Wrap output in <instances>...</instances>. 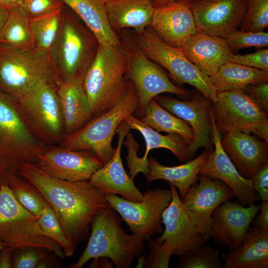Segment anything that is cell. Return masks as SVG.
I'll use <instances>...</instances> for the list:
<instances>
[{
	"instance_id": "f35d334b",
	"label": "cell",
	"mask_w": 268,
	"mask_h": 268,
	"mask_svg": "<svg viewBox=\"0 0 268 268\" xmlns=\"http://www.w3.org/2000/svg\"><path fill=\"white\" fill-rule=\"evenodd\" d=\"M224 39L231 51L249 47L266 48L268 46V33L263 31L237 30Z\"/></svg>"
},
{
	"instance_id": "4dcf8cb0",
	"label": "cell",
	"mask_w": 268,
	"mask_h": 268,
	"mask_svg": "<svg viewBox=\"0 0 268 268\" xmlns=\"http://www.w3.org/2000/svg\"><path fill=\"white\" fill-rule=\"evenodd\" d=\"M217 91L244 90L249 84L268 82V71L228 62L209 77Z\"/></svg>"
},
{
	"instance_id": "6da1fadb",
	"label": "cell",
	"mask_w": 268,
	"mask_h": 268,
	"mask_svg": "<svg viewBox=\"0 0 268 268\" xmlns=\"http://www.w3.org/2000/svg\"><path fill=\"white\" fill-rule=\"evenodd\" d=\"M19 174L39 190L68 238L76 246L88 237L89 226L97 212L109 205L106 195L89 181L61 180L30 163L22 166Z\"/></svg>"
},
{
	"instance_id": "7c38bea8",
	"label": "cell",
	"mask_w": 268,
	"mask_h": 268,
	"mask_svg": "<svg viewBox=\"0 0 268 268\" xmlns=\"http://www.w3.org/2000/svg\"><path fill=\"white\" fill-rule=\"evenodd\" d=\"M211 106L220 132L253 133L268 142V114L244 90L217 91Z\"/></svg>"
},
{
	"instance_id": "bcb514c9",
	"label": "cell",
	"mask_w": 268,
	"mask_h": 268,
	"mask_svg": "<svg viewBox=\"0 0 268 268\" xmlns=\"http://www.w3.org/2000/svg\"><path fill=\"white\" fill-rule=\"evenodd\" d=\"M260 213L254 221V227L265 232H268V201H262Z\"/></svg>"
},
{
	"instance_id": "1f68e13d",
	"label": "cell",
	"mask_w": 268,
	"mask_h": 268,
	"mask_svg": "<svg viewBox=\"0 0 268 268\" xmlns=\"http://www.w3.org/2000/svg\"><path fill=\"white\" fill-rule=\"evenodd\" d=\"M139 120L158 132L179 134L189 144L195 137L193 129L185 121L167 111L154 99L149 101Z\"/></svg>"
},
{
	"instance_id": "52a82bcc",
	"label": "cell",
	"mask_w": 268,
	"mask_h": 268,
	"mask_svg": "<svg viewBox=\"0 0 268 268\" xmlns=\"http://www.w3.org/2000/svg\"><path fill=\"white\" fill-rule=\"evenodd\" d=\"M119 36L127 62L126 76L133 84L138 99L135 112L143 117L149 101L163 93L188 97L191 91L174 84L165 71L144 54L134 31L125 29Z\"/></svg>"
},
{
	"instance_id": "c3c4849f",
	"label": "cell",
	"mask_w": 268,
	"mask_h": 268,
	"mask_svg": "<svg viewBox=\"0 0 268 268\" xmlns=\"http://www.w3.org/2000/svg\"><path fill=\"white\" fill-rule=\"evenodd\" d=\"M89 268H112L113 263L108 258L104 257L94 258Z\"/></svg>"
},
{
	"instance_id": "7402d4cb",
	"label": "cell",
	"mask_w": 268,
	"mask_h": 268,
	"mask_svg": "<svg viewBox=\"0 0 268 268\" xmlns=\"http://www.w3.org/2000/svg\"><path fill=\"white\" fill-rule=\"evenodd\" d=\"M130 131L129 126L124 120L116 132L118 140L113 156L93 174L89 182L105 195H119L128 200L138 202L142 201L143 195L125 171L121 157L124 140Z\"/></svg>"
},
{
	"instance_id": "60d3db41",
	"label": "cell",
	"mask_w": 268,
	"mask_h": 268,
	"mask_svg": "<svg viewBox=\"0 0 268 268\" xmlns=\"http://www.w3.org/2000/svg\"><path fill=\"white\" fill-rule=\"evenodd\" d=\"M46 249L37 247L15 248L12 259L13 268H40L49 257Z\"/></svg>"
},
{
	"instance_id": "4fadbf2b",
	"label": "cell",
	"mask_w": 268,
	"mask_h": 268,
	"mask_svg": "<svg viewBox=\"0 0 268 268\" xmlns=\"http://www.w3.org/2000/svg\"><path fill=\"white\" fill-rule=\"evenodd\" d=\"M142 201H132L114 194L106 195L109 205L120 214L132 233L144 237L163 232L162 215L172 199L170 189H149Z\"/></svg>"
},
{
	"instance_id": "d590c367",
	"label": "cell",
	"mask_w": 268,
	"mask_h": 268,
	"mask_svg": "<svg viewBox=\"0 0 268 268\" xmlns=\"http://www.w3.org/2000/svg\"><path fill=\"white\" fill-rule=\"evenodd\" d=\"M36 231L38 234L58 243L67 257L72 256L76 249L77 246L68 238L55 212L47 202L38 218Z\"/></svg>"
},
{
	"instance_id": "d6986e66",
	"label": "cell",
	"mask_w": 268,
	"mask_h": 268,
	"mask_svg": "<svg viewBox=\"0 0 268 268\" xmlns=\"http://www.w3.org/2000/svg\"><path fill=\"white\" fill-rule=\"evenodd\" d=\"M155 100L167 111L185 121L194 132L195 137L189 144L190 158L201 148L212 150L211 100L197 94L189 101H181L158 95Z\"/></svg>"
},
{
	"instance_id": "4316f807",
	"label": "cell",
	"mask_w": 268,
	"mask_h": 268,
	"mask_svg": "<svg viewBox=\"0 0 268 268\" xmlns=\"http://www.w3.org/2000/svg\"><path fill=\"white\" fill-rule=\"evenodd\" d=\"M83 80L80 79L64 80L58 87L65 135L79 130L92 119Z\"/></svg>"
},
{
	"instance_id": "9a60e30c",
	"label": "cell",
	"mask_w": 268,
	"mask_h": 268,
	"mask_svg": "<svg viewBox=\"0 0 268 268\" xmlns=\"http://www.w3.org/2000/svg\"><path fill=\"white\" fill-rule=\"evenodd\" d=\"M234 197L232 190L222 181L199 175L181 200L201 234L207 240L210 236L212 213L223 202Z\"/></svg>"
},
{
	"instance_id": "f546056e",
	"label": "cell",
	"mask_w": 268,
	"mask_h": 268,
	"mask_svg": "<svg viewBox=\"0 0 268 268\" xmlns=\"http://www.w3.org/2000/svg\"><path fill=\"white\" fill-rule=\"evenodd\" d=\"M224 268H268V232L249 228L241 246L229 250Z\"/></svg>"
},
{
	"instance_id": "681fc988",
	"label": "cell",
	"mask_w": 268,
	"mask_h": 268,
	"mask_svg": "<svg viewBox=\"0 0 268 268\" xmlns=\"http://www.w3.org/2000/svg\"><path fill=\"white\" fill-rule=\"evenodd\" d=\"M23 0H0V6L9 10L20 7Z\"/></svg>"
},
{
	"instance_id": "7dc6e473",
	"label": "cell",
	"mask_w": 268,
	"mask_h": 268,
	"mask_svg": "<svg viewBox=\"0 0 268 268\" xmlns=\"http://www.w3.org/2000/svg\"><path fill=\"white\" fill-rule=\"evenodd\" d=\"M15 248L10 245L4 246L0 251V268H12V259Z\"/></svg>"
},
{
	"instance_id": "83f0119b",
	"label": "cell",
	"mask_w": 268,
	"mask_h": 268,
	"mask_svg": "<svg viewBox=\"0 0 268 268\" xmlns=\"http://www.w3.org/2000/svg\"><path fill=\"white\" fill-rule=\"evenodd\" d=\"M94 34L103 46L120 47L119 35L111 27L105 0H61Z\"/></svg>"
},
{
	"instance_id": "d6a6232c",
	"label": "cell",
	"mask_w": 268,
	"mask_h": 268,
	"mask_svg": "<svg viewBox=\"0 0 268 268\" xmlns=\"http://www.w3.org/2000/svg\"><path fill=\"white\" fill-rule=\"evenodd\" d=\"M30 18L20 7L9 10L0 32V44L18 48H31L33 41Z\"/></svg>"
},
{
	"instance_id": "603a6c76",
	"label": "cell",
	"mask_w": 268,
	"mask_h": 268,
	"mask_svg": "<svg viewBox=\"0 0 268 268\" xmlns=\"http://www.w3.org/2000/svg\"><path fill=\"white\" fill-rule=\"evenodd\" d=\"M150 26L167 44L181 49L198 31L189 4L180 0L154 7Z\"/></svg>"
},
{
	"instance_id": "ffe728a7",
	"label": "cell",
	"mask_w": 268,
	"mask_h": 268,
	"mask_svg": "<svg viewBox=\"0 0 268 268\" xmlns=\"http://www.w3.org/2000/svg\"><path fill=\"white\" fill-rule=\"evenodd\" d=\"M210 113L214 149L210 151L199 175L222 181L232 190L234 197L241 204L249 205L259 200V196L253 188L252 180L240 174L224 151L221 143V132L216 126L212 112Z\"/></svg>"
},
{
	"instance_id": "11a10c76",
	"label": "cell",
	"mask_w": 268,
	"mask_h": 268,
	"mask_svg": "<svg viewBox=\"0 0 268 268\" xmlns=\"http://www.w3.org/2000/svg\"><path fill=\"white\" fill-rule=\"evenodd\" d=\"M0 181H1V176L0 175Z\"/></svg>"
},
{
	"instance_id": "816d5d0a",
	"label": "cell",
	"mask_w": 268,
	"mask_h": 268,
	"mask_svg": "<svg viewBox=\"0 0 268 268\" xmlns=\"http://www.w3.org/2000/svg\"><path fill=\"white\" fill-rule=\"evenodd\" d=\"M154 7L162 5L169 3L178 1L179 0H151Z\"/></svg>"
},
{
	"instance_id": "5bb4252c",
	"label": "cell",
	"mask_w": 268,
	"mask_h": 268,
	"mask_svg": "<svg viewBox=\"0 0 268 268\" xmlns=\"http://www.w3.org/2000/svg\"><path fill=\"white\" fill-rule=\"evenodd\" d=\"M124 121L129 126L130 130H136L141 134L146 144L144 155L139 157L137 155L139 145L130 132L127 134L126 139L124 140L123 144L128 150L126 159L129 169V175L134 180L140 172L145 176L149 173L147 156L149 152L153 149H167L181 161H187L190 159L189 143L181 135L174 133L162 135L133 115H128Z\"/></svg>"
},
{
	"instance_id": "2e32d148",
	"label": "cell",
	"mask_w": 268,
	"mask_h": 268,
	"mask_svg": "<svg viewBox=\"0 0 268 268\" xmlns=\"http://www.w3.org/2000/svg\"><path fill=\"white\" fill-rule=\"evenodd\" d=\"M36 164L53 177L71 182L89 181L103 165L90 151L72 150L58 145H49L38 155Z\"/></svg>"
},
{
	"instance_id": "484cf974",
	"label": "cell",
	"mask_w": 268,
	"mask_h": 268,
	"mask_svg": "<svg viewBox=\"0 0 268 268\" xmlns=\"http://www.w3.org/2000/svg\"><path fill=\"white\" fill-rule=\"evenodd\" d=\"M109 23L118 34L132 29L139 34L151 25L154 9L151 0H105Z\"/></svg>"
},
{
	"instance_id": "74e56055",
	"label": "cell",
	"mask_w": 268,
	"mask_h": 268,
	"mask_svg": "<svg viewBox=\"0 0 268 268\" xmlns=\"http://www.w3.org/2000/svg\"><path fill=\"white\" fill-rule=\"evenodd\" d=\"M247 8L242 30L263 31L268 26V0H247Z\"/></svg>"
},
{
	"instance_id": "3957f363",
	"label": "cell",
	"mask_w": 268,
	"mask_h": 268,
	"mask_svg": "<svg viewBox=\"0 0 268 268\" xmlns=\"http://www.w3.org/2000/svg\"><path fill=\"white\" fill-rule=\"evenodd\" d=\"M116 211L110 205L102 208L91 222L87 246L70 268H81L90 260L99 257L110 259L117 268H129L135 258L142 254L146 239L125 233Z\"/></svg>"
},
{
	"instance_id": "f907efd6",
	"label": "cell",
	"mask_w": 268,
	"mask_h": 268,
	"mask_svg": "<svg viewBox=\"0 0 268 268\" xmlns=\"http://www.w3.org/2000/svg\"><path fill=\"white\" fill-rule=\"evenodd\" d=\"M9 10L0 6V32L8 14Z\"/></svg>"
},
{
	"instance_id": "836d02e7",
	"label": "cell",
	"mask_w": 268,
	"mask_h": 268,
	"mask_svg": "<svg viewBox=\"0 0 268 268\" xmlns=\"http://www.w3.org/2000/svg\"><path fill=\"white\" fill-rule=\"evenodd\" d=\"M10 189L18 202L39 218L47 203L39 190L19 174L8 173L2 179Z\"/></svg>"
},
{
	"instance_id": "ab89813d",
	"label": "cell",
	"mask_w": 268,
	"mask_h": 268,
	"mask_svg": "<svg viewBox=\"0 0 268 268\" xmlns=\"http://www.w3.org/2000/svg\"><path fill=\"white\" fill-rule=\"evenodd\" d=\"M146 240L150 252L146 256L143 255L137 258L138 261L136 268H168L170 258L173 255L172 250L150 237Z\"/></svg>"
},
{
	"instance_id": "db71d44e",
	"label": "cell",
	"mask_w": 268,
	"mask_h": 268,
	"mask_svg": "<svg viewBox=\"0 0 268 268\" xmlns=\"http://www.w3.org/2000/svg\"><path fill=\"white\" fill-rule=\"evenodd\" d=\"M7 244L2 242H1L0 241V250H1V249L5 245H6Z\"/></svg>"
},
{
	"instance_id": "f5cc1de1",
	"label": "cell",
	"mask_w": 268,
	"mask_h": 268,
	"mask_svg": "<svg viewBox=\"0 0 268 268\" xmlns=\"http://www.w3.org/2000/svg\"><path fill=\"white\" fill-rule=\"evenodd\" d=\"M179 0L186 3H191L194 2L195 1H196L199 0Z\"/></svg>"
},
{
	"instance_id": "e575fe53",
	"label": "cell",
	"mask_w": 268,
	"mask_h": 268,
	"mask_svg": "<svg viewBox=\"0 0 268 268\" xmlns=\"http://www.w3.org/2000/svg\"><path fill=\"white\" fill-rule=\"evenodd\" d=\"M62 9V7L42 16L30 18L33 48L48 53L59 30Z\"/></svg>"
},
{
	"instance_id": "b9f144b4",
	"label": "cell",
	"mask_w": 268,
	"mask_h": 268,
	"mask_svg": "<svg viewBox=\"0 0 268 268\" xmlns=\"http://www.w3.org/2000/svg\"><path fill=\"white\" fill-rule=\"evenodd\" d=\"M63 5L61 0H23L20 8L31 18L55 11Z\"/></svg>"
},
{
	"instance_id": "d4e9b609",
	"label": "cell",
	"mask_w": 268,
	"mask_h": 268,
	"mask_svg": "<svg viewBox=\"0 0 268 268\" xmlns=\"http://www.w3.org/2000/svg\"><path fill=\"white\" fill-rule=\"evenodd\" d=\"M182 50L209 77L215 74L220 66L230 62L233 54L224 38L199 31Z\"/></svg>"
},
{
	"instance_id": "277c9868",
	"label": "cell",
	"mask_w": 268,
	"mask_h": 268,
	"mask_svg": "<svg viewBox=\"0 0 268 268\" xmlns=\"http://www.w3.org/2000/svg\"><path fill=\"white\" fill-rule=\"evenodd\" d=\"M127 62L120 47L99 45L83 78V85L92 119L117 105L129 84Z\"/></svg>"
},
{
	"instance_id": "8fae6325",
	"label": "cell",
	"mask_w": 268,
	"mask_h": 268,
	"mask_svg": "<svg viewBox=\"0 0 268 268\" xmlns=\"http://www.w3.org/2000/svg\"><path fill=\"white\" fill-rule=\"evenodd\" d=\"M37 219L18 202L7 184L1 181L0 241L15 248H44L61 259L64 258L65 253L58 243L36 232Z\"/></svg>"
},
{
	"instance_id": "6f0895ef",
	"label": "cell",
	"mask_w": 268,
	"mask_h": 268,
	"mask_svg": "<svg viewBox=\"0 0 268 268\" xmlns=\"http://www.w3.org/2000/svg\"></svg>"
},
{
	"instance_id": "8992f818",
	"label": "cell",
	"mask_w": 268,
	"mask_h": 268,
	"mask_svg": "<svg viewBox=\"0 0 268 268\" xmlns=\"http://www.w3.org/2000/svg\"><path fill=\"white\" fill-rule=\"evenodd\" d=\"M61 82L48 53L0 44V89L14 98L42 83Z\"/></svg>"
},
{
	"instance_id": "5b68a950",
	"label": "cell",
	"mask_w": 268,
	"mask_h": 268,
	"mask_svg": "<svg viewBox=\"0 0 268 268\" xmlns=\"http://www.w3.org/2000/svg\"><path fill=\"white\" fill-rule=\"evenodd\" d=\"M24 120L13 97L0 89V174H19L25 163L36 164L48 146Z\"/></svg>"
},
{
	"instance_id": "30bf717a",
	"label": "cell",
	"mask_w": 268,
	"mask_h": 268,
	"mask_svg": "<svg viewBox=\"0 0 268 268\" xmlns=\"http://www.w3.org/2000/svg\"><path fill=\"white\" fill-rule=\"evenodd\" d=\"M136 34L144 54L167 69L173 80L195 87L212 103L217 100V91L209 77L188 59L181 49L167 44L150 26Z\"/></svg>"
},
{
	"instance_id": "ba28073f",
	"label": "cell",
	"mask_w": 268,
	"mask_h": 268,
	"mask_svg": "<svg viewBox=\"0 0 268 268\" xmlns=\"http://www.w3.org/2000/svg\"><path fill=\"white\" fill-rule=\"evenodd\" d=\"M137 107V94L130 81L125 95L117 105L92 119L76 132L65 135L58 145L72 150L90 151L104 165L115 152L112 142L119 126L128 115L135 113Z\"/></svg>"
},
{
	"instance_id": "7bdbcfd3",
	"label": "cell",
	"mask_w": 268,
	"mask_h": 268,
	"mask_svg": "<svg viewBox=\"0 0 268 268\" xmlns=\"http://www.w3.org/2000/svg\"><path fill=\"white\" fill-rule=\"evenodd\" d=\"M230 62L268 71V49H262L246 55L233 54Z\"/></svg>"
},
{
	"instance_id": "f6af8a7d",
	"label": "cell",
	"mask_w": 268,
	"mask_h": 268,
	"mask_svg": "<svg viewBox=\"0 0 268 268\" xmlns=\"http://www.w3.org/2000/svg\"><path fill=\"white\" fill-rule=\"evenodd\" d=\"M265 111H268V83L248 85L244 89Z\"/></svg>"
},
{
	"instance_id": "7a4b0ae2",
	"label": "cell",
	"mask_w": 268,
	"mask_h": 268,
	"mask_svg": "<svg viewBox=\"0 0 268 268\" xmlns=\"http://www.w3.org/2000/svg\"><path fill=\"white\" fill-rule=\"evenodd\" d=\"M62 10L59 30L48 52L49 60L62 81L83 79L100 44L68 7L64 4Z\"/></svg>"
},
{
	"instance_id": "e0dca14e",
	"label": "cell",
	"mask_w": 268,
	"mask_h": 268,
	"mask_svg": "<svg viewBox=\"0 0 268 268\" xmlns=\"http://www.w3.org/2000/svg\"><path fill=\"white\" fill-rule=\"evenodd\" d=\"M172 199L162 215L164 230L155 239L170 248L173 255L180 256L186 252L204 245L207 240L201 234L190 217L179 197L176 188L169 183Z\"/></svg>"
},
{
	"instance_id": "9f6ffc18",
	"label": "cell",
	"mask_w": 268,
	"mask_h": 268,
	"mask_svg": "<svg viewBox=\"0 0 268 268\" xmlns=\"http://www.w3.org/2000/svg\"><path fill=\"white\" fill-rule=\"evenodd\" d=\"M0 185H1V181H0Z\"/></svg>"
},
{
	"instance_id": "44dd1931",
	"label": "cell",
	"mask_w": 268,
	"mask_h": 268,
	"mask_svg": "<svg viewBox=\"0 0 268 268\" xmlns=\"http://www.w3.org/2000/svg\"><path fill=\"white\" fill-rule=\"evenodd\" d=\"M260 207L254 203L244 206L239 201H225L212 214L210 236L229 250L237 249Z\"/></svg>"
},
{
	"instance_id": "cb8c5ba5",
	"label": "cell",
	"mask_w": 268,
	"mask_h": 268,
	"mask_svg": "<svg viewBox=\"0 0 268 268\" xmlns=\"http://www.w3.org/2000/svg\"><path fill=\"white\" fill-rule=\"evenodd\" d=\"M221 143L240 174L252 180L255 173L268 162V142L242 132L223 133Z\"/></svg>"
},
{
	"instance_id": "ee69618b",
	"label": "cell",
	"mask_w": 268,
	"mask_h": 268,
	"mask_svg": "<svg viewBox=\"0 0 268 268\" xmlns=\"http://www.w3.org/2000/svg\"><path fill=\"white\" fill-rule=\"evenodd\" d=\"M252 180L253 188L258 192L262 201H268V162L258 170Z\"/></svg>"
},
{
	"instance_id": "8d00e7d4",
	"label": "cell",
	"mask_w": 268,
	"mask_h": 268,
	"mask_svg": "<svg viewBox=\"0 0 268 268\" xmlns=\"http://www.w3.org/2000/svg\"><path fill=\"white\" fill-rule=\"evenodd\" d=\"M179 257L178 268H224L219 250L210 246L197 247Z\"/></svg>"
},
{
	"instance_id": "f1b7e54d",
	"label": "cell",
	"mask_w": 268,
	"mask_h": 268,
	"mask_svg": "<svg viewBox=\"0 0 268 268\" xmlns=\"http://www.w3.org/2000/svg\"><path fill=\"white\" fill-rule=\"evenodd\" d=\"M211 151L204 149L197 158L180 165L166 166L153 157L148 159L149 173L145 176L147 183L164 180L178 190L181 199L184 198L190 187L196 181L200 171Z\"/></svg>"
},
{
	"instance_id": "9c48e42d",
	"label": "cell",
	"mask_w": 268,
	"mask_h": 268,
	"mask_svg": "<svg viewBox=\"0 0 268 268\" xmlns=\"http://www.w3.org/2000/svg\"><path fill=\"white\" fill-rule=\"evenodd\" d=\"M58 87L43 83L14 98L31 132L47 145H59L65 135Z\"/></svg>"
},
{
	"instance_id": "ac0fdd59",
	"label": "cell",
	"mask_w": 268,
	"mask_h": 268,
	"mask_svg": "<svg viewBox=\"0 0 268 268\" xmlns=\"http://www.w3.org/2000/svg\"><path fill=\"white\" fill-rule=\"evenodd\" d=\"M198 30L224 38L244 19L247 0H199L188 3Z\"/></svg>"
}]
</instances>
